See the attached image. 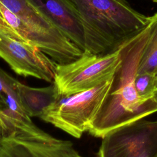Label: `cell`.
I'll use <instances>...</instances> for the list:
<instances>
[{
    "instance_id": "obj_1",
    "label": "cell",
    "mask_w": 157,
    "mask_h": 157,
    "mask_svg": "<svg viewBox=\"0 0 157 157\" xmlns=\"http://www.w3.org/2000/svg\"><path fill=\"white\" fill-rule=\"evenodd\" d=\"M149 31L148 25L119 49L120 59L110 88L88 131L92 136L102 138L115 128L157 112L155 100L140 99L134 86V78Z\"/></svg>"
},
{
    "instance_id": "obj_2",
    "label": "cell",
    "mask_w": 157,
    "mask_h": 157,
    "mask_svg": "<svg viewBox=\"0 0 157 157\" xmlns=\"http://www.w3.org/2000/svg\"><path fill=\"white\" fill-rule=\"evenodd\" d=\"M85 33L84 53L103 56L117 52L150 23L125 0H71Z\"/></svg>"
},
{
    "instance_id": "obj_3",
    "label": "cell",
    "mask_w": 157,
    "mask_h": 157,
    "mask_svg": "<svg viewBox=\"0 0 157 157\" xmlns=\"http://www.w3.org/2000/svg\"><path fill=\"white\" fill-rule=\"evenodd\" d=\"M112 78L90 90L61 97L48 107L40 118L75 138L81 137L89 130L109 91Z\"/></svg>"
},
{
    "instance_id": "obj_4",
    "label": "cell",
    "mask_w": 157,
    "mask_h": 157,
    "mask_svg": "<svg viewBox=\"0 0 157 157\" xmlns=\"http://www.w3.org/2000/svg\"><path fill=\"white\" fill-rule=\"evenodd\" d=\"M120 59L119 50L103 56L83 53L73 62L57 64L53 83L61 97L90 90L111 78Z\"/></svg>"
},
{
    "instance_id": "obj_5",
    "label": "cell",
    "mask_w": 157,
    "mask_h": 157,
    "mask_svg": "<svg viewBox=\"0 0 157 157\" xmlns=\"http://www.w3.org/2000/svg\"><path fill=\"white\" fill-rule=\"evenodd\" d=\"M98 157H157V120L144 118L107 133Z\"/></svg>"
},
{
    "instance_id": "obj_6",
    "label": "cell",
    "mask_w": 157,
    "mask_h": 157,
    "mask_svg": "<svg viewBox=\"0 0 157 157\" xmlns=\"http://www.w3.org/2000/svg\"><path fill=\"white\" fill-rule=\"evenodd\" d=\"M0 30L9 33L39 48L58 64L79 58L83 52L66 37H57L21 20L0 2Z\"/></svg>"
},
{
    "instance_id": "obj_7",
    "label": "cell",
    "mask_w": 157,
    "mask_h": 157,
    "mask_svg": "<svg viewBox=\"0 0 157 157\" xmlns=\"http://www.w3.org/2000/svg\"><path fill=\"white\" fill-rule=\"evenodd\" d=\"M0 58L17 74L48 82L55 78L57 63L37 47L0 30Z\"/></svg>"
},
{
    "instance_id": "obj_8",
    "label": "cell",
    "mask_w": 157,
    "mask_h": 157,
    "mask_svg": "<svg viewBox=\"0 0 157 157\" xmlns=\"http://www.w3.org/2000/svg\"><path fill=\"white\" fill-rule=\"evenodd\" d=\"M0 157H85L72 142L52 137L39 139L12 132L2 136Z\"/></svg>"
},
{
    "instance_id": "obj_9",
    "label": "cell",
    "mask_w": 157,
    "mask_h": 157,
    "mask_svg": "<svg viewBox=\"0 0 157 157\" xmlns=\"http://www.w3.org/2000/svg\"><path fill=\"white\" fill-rule=\"evenodd\" d=\"M83 53L86 44L80 15L71 0H26Z\"/></svg>"
},
{
    "instance_id": "obj_10",
    "label": "cell",
    "mask_w": 157,
    "mask_h": 157,
    "mask_svg": "<svg viewBox=\"0 0 157 157\" xmlns=\"http://www.w3.org/2000/svg\"><path fill=\"white\" fill-rule=\"evenodd\" d=\"M14 86L21 105L30 117H40L48 107L61 98L53 83L48 86L34 88L15 79Z\"/></svg>"
},
{
    "instance_id": "obj_11",
    "label": "cell",
    "mask_w": 157,
    "mask_h": 157,
    "mask_svg": "<svg viewBox=\"0 0 157 157\" xmlns=\"http://www.w3.org/2000/svg\"><path fill=\"white\" fill-rule=\"evenodd\" d=\"M0 2L11 13L28 25L55 36L66 37L26 0H0Z\"/></svg>"
},
{
    "instance_id": "obj_12",
    "label": "cell",
    "mask_w": 157,
    "mask_h": 157,
    "mask_svg": "<svg viewBox=\"0 0 157 157\" xmlns=\"http://www.w3.org/2000/svg\"><path fill=\"white\" fill-rule=\"evenodd\" d=\"M149 34L142 52L137 74H157V13L150 17Z\"/></svg>"
},
{
    "instance_id": "obj_13",
    "label": "cell",
    "mask_w": 157,
    "mask_h": 157,
    "mask_svg": "<svg viewBox=\"0 0 157 157\" xmlns=\"http://www.w3.org/2000/svg\"><path fill=\"white\" fill-rule=\"evenodd\" d=\"M156 82V75L150 73L136 74L134 78V86L140 99L148 101L153 99Z\"/></svg>"
},
{
    "instance_id": "obj_14",
    "label": "cell",
    "mask_w": 157,
    "mask_h": 157,
    "mask_svg": "<svg viewBox=\"0 0 157 157\" xmlns=\"http://www.w3.org/2000/svg\"><path fill=\"white\" fill-rule=\"evenodd\" d=\"M15 78L0 67V101L7 91L13 86Z\"/></svg>"
},
{
    "instance_id": "obj_15",
    "label": "cell",
    "mask_w": 157,
    "mask_h": 157,
    "mask_svg": "<svg viewBox=\"0 0 157 157\" xmlns=\"http://www.w3.org/2000/svg\"><path fill=\"white\" fill-rule=\"evenodd\" d=\"M0 131L1 132L2 136L6 134L7 132V126H6V124L4 123V121L2 120L1 115H0Z\"/></svg>"
},
{
    "instance_id": "obj_16",
    "label": "cell",
    "mask_w": 157,
    "mask_h": 157,
    "mask_svg": "<svg viewBox=\"0 0 157 157\" xmlns=\"http://www.w3.org/2000/svg\"><path fill=\"white\" fill-rule=\"evenodd\" d=\"M153 99L155 100V101L156 102L157 104V86H156V89L155 90V92H154V94H153Z\"/></svg>"
},
{
    "instance_id": "obj_17",
    "label": "cell",
    "mask_w": 157,
    "mask_h": 157,
    "mask_svg": "<svg viewBox=\"0 0 157 157\" xmlns=\"http://www.w3.org/2000/svg\"><path fill=\"white\" fill-rule=\"evenodd\" d=\"M2 134L1 132L0 131V140H1V137H2Z\"/></svg>"
},
{
    "instance_id": "obj_18",
    "label": "cell",
    "mask_w": 157,
    "mask_h": 157,
    "mask_svg": "<svg viewBox=\"0 0 157 157\" xmlns=\"http://www.w3.org/2000/svg\"><path fill=\"white\" fill-rule=\"evenodd\" d=\"M152 1H153V2H156V3H157V0H151Z\"/></svg>"
},
{
    "instance_id": "obj_19",
    "label": "cell",
    "mask_w": 157,
    "mask_h": 157,
    "mask_svg": "<svg viewBox=\"0 0 157 157\" xmlns=\"http://www.w3.org/2000/svg\"><path fill=\"white\" fill-rule=\"evenodd\" d=\"M157 86V74H156V86Z\"/></svg>"
}]
</instances>
